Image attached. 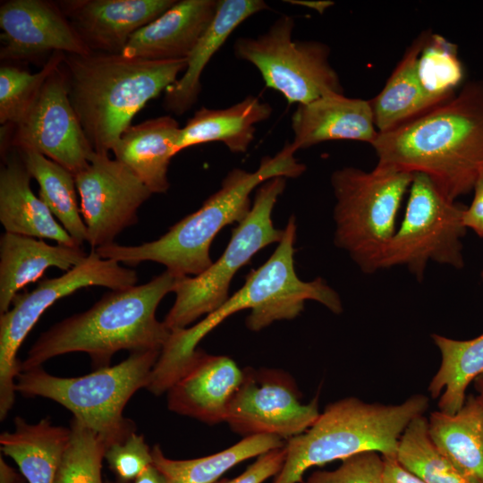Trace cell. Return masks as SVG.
I'll return each mask as SVG.
<instances>
[{"label":"cell","mask_w":483,"mask_h":483,"mask_svg":"<svg viewBox=\"0 0 483 483\" xmlns=\"http://www.w3.org/2000/svg\"><path fill=\"white\" fill-rule=\"evenodd\" d=\"M377 165L428 176L449 199L470 193L483 173V80L371 144Z\"/></svg>","instance_id":"1"},{"label":"cell","mask_w":483,"mask_h":483,"mask_svg":"<svg viewBox=\"0 0 483 483\" xmlns=\"http://www.w3.org/2000/svg\"><path fill=\"white\" fill-rule=\"evenodd\" d=\"M383 459L384 483H426L418 476L405 469L398 462L396 455L383 456Z\"/></svg>","instance_id":"40"},{"label":"cell","mask_w":483,"mask_h":483,"mask_svg":"<svg viewBox=\"0 0 483 483\" xmlns=\"http://www.w3.org/2000/svg\"><path fill=\"white\" fill-rule=\"evenodd\" d=\"M65 54L50 55L40 71L30 73L13 65L0 68V123L10 126L18 123L36 97L47 77L64 60Z\"/></svg>","instance_id":"34"},{"label":"cell","mask_w":483,"mask_h":483,"mask_svg":"<svg viewBox=\"0 0 483 483\" xmlns=\"http://www.w3.org/2000/svg\"><path fill=\"white\" fill-rule=\"evenodd\" d=\"M480 276H481V280H482V282H483V268H482V271H481Z\"/></svg>","instance_id":"44"},{"label":"cell","mask_w":483,"mask_h":483,"mask_svg":"<svg viewBox=\"0 0 483 483\" xmlns=\"http://www.w3.org/2000/svg\"><path fill=\"white\" fill-rule=\"evenodd\" d=\"M285 185L286 178L283 176L259 185L249 214L233 230L219 258L198 275L177 279L173 290L175 301L164 320L170 331L185 328L202 315L218 309L229 298V286L236 272L258 251L282 240L284 230L274 226L272 211Z\"/></svg>","instance_id":"9"},{"label":"cell","mask_w":483,"mask_h":483,"mask_svg":"<svg viewBox=\"0 0 483 483\" xmlns=\"http://www.w3.org/2000/svg\"><path fill=\"white\" fill-rule=\"evenodd\" d=\"M70 428V441L55 483H104L101 468L106 446L103 440L75 418Z\"/></svg>","instance_id":"35"},{"label":"cell","mask_w":483,"mask_h":483,"mask_svg":"<svg viewBox=\"0 0 483 483\" xmlns=\"http://www.w3.org/2000/svg\"><path fill=\"white\" fill-rule=\"evenodd\" d=\"M109 468L123 483L134 480L153 464L151 449L144 436L131 433L123 442L106 448L105 453Z\"/></svg>","instance_id":"37"},{"label":"cell","mask_w":483,"mask_h":483,"mask_svg":"<svg viewBox=\"0 0 483 483\" xmlns=\"http://www.w3.org/2000/svg\"><path fill=\"white\" fill-rule=\"evenodd\" d=\"M0 483H22L21 477L0 458Z\"/></svg>","instance_id":"42"},{"label":"cell","mask_w":483,"mask_h":483,"mask_svg":"<svg viewBox=\"0 0 483 483\" xmlns=\"http://www.w3.org/2000/svg\"><path fill=\"white\" fill-rule=\"evenodd\" d=\"M31 178L39 186V198L78 246L87 242L74 175L59 164L31 150H17Z\"/></svg>","instance_id":"31"},{"label":"cell","mask_w":483,"mask_h":483,"mask_svg":"<svg viewBox=\"0 0 483 483\" xmlns=\"http://www.w3.org/2000/svg\"><path fill=\"white\" fill-rule=\"evenodd\" d=\"M106 483H112V482H110V481H106Z\"/></svg>","instance_id":"45"},{"label":"cell","mask_w":483,"mask_h":483,"mask_svg":"<svg viewBox=\"0 0 483 483\" xmlns=\"http://www.w3.org/2000/svg\"><path fill=\"white\" fill-rule=\"evenodd\" d=\"M160 352H131L116 365L76 377L53 376L41 366L21 370L15 379V391L63 405L93 430L107 448L135 432L134 422L123 416V409L139 389L148 386Z\"/></svg>","instance_id":"7"},{"label":"cell","mask_w":483,"mask_h":483,"mask_svg":"<svg viewBox=\"0 0 483 483\" xmlns=\"http://www.w3.org/2000/svg\"><path fill=\"white\" fill-rule=\"evenodd\" d=\"M284 445L283 439L276 436L255 435L243 437L221 452L196 459H169L158 445L151 449V453L153 465L162 473L166 483H215L238 463Z\"/></svg>","instance_id":"30"},{"label":"cell","mask_w":483,"mask_h":483,"mask_svg":"<svg viewBox=\"0 0 483 483\" xmlns=\"http://www.w3.org/2000/svg\"><path fill=\"white\" fill-rule=\"evenodd\" d=\"M474 387L477 391V396L483 403V374L474 379Z\"/></svg>","instance_id":"43"},{"label":"cell","mask_w":483,"mask_h":483,"mask_svg":"<svg viewBox=\"0 0 483 483\" xmlns=\"http://www.w3.org/2000/svg\"><path fill=\"white\" fill-rule=\"evenodd\" d=\"M318 398L301 403L292 377L283 370L243 369V379L228 408L225 422L244 437L298 436L319 416Z\"/></svg>","instance_id":"14"},{"label":"cell","mask_w":483,"mask_h":483,"mask_svg":"<svg viewBox=\"0 0 483 483\" xmlns=\"http://www.w3.org/2000/svg\"><path fill=\"white\" fill-rule=\"evenodd\" d=\"M0 169V222L6 233L80 247L30 188L31 176L16 149L4 151Z\"/></svg>","instance_id":"21"},{"label":"cell","mask_w":483,"mask_h":483,"mask_svg":"<svg viewBox=\"0 0 483 483\" xmlns=\"http://www.w3.org/2000/svg\"><path fill=\"white\" fill-rule=\"evenodd\" d=\"M74 178L91 250L114 243L134 225L139 208L152 194L123 163L96 152Z\"/></svg>","instance_id":"15"},{"label":"cell","mask_w":483,"mask_h":483,"mask_svg":"<svg viewBox=\"0 0 483 483\" xmlns=\"http://www.w3.org/2000/svg\"><path fill=\"white\" fill-rule=\"evenodd\" d=\"M295 152L286 143L274 157H264L255 172L232 169L220 189L197 211L174 225L157 240L134 246L114 242L94 250L103 258L129 266L153 261L164 265L177 277L198 275L213 263L209 249L216 235L227 225L239 224L249 214L253 190L268 179L295 178L304 173L306 166L298 162Z\"/></svg>","instance_id":"5"},{"label":"cell","mask_w":483,"mask_h":483,"mask_svg":"<svg viewBox=\"0 0 483 483\" xmlns=\"http://www.w3.org/2000/svg\"><path fill=\"white\" fill-rule=\"evenodd\" d=\"M88 254L81 247L51 245L42 239L3 233L0 238V312L5 313L18 291L39 279L49 267L68 271Z\"/></svg>","instance_id":"23"},{"label":"cell","mask_w":483,"mask_h":483,"mask_svg":"<svg viewBox=\"0 0 483 483\" xmlns=\"http://www.w3.org/2000/svg\"><path fill=\"white\" fill-rule=\"evenodd\" d=\"M14 430L0 436L2 452L18 465L29 483H55L69 444L71 428L54 426L47 419L30 424L14 419Z\"/></svg>","instance_id":"27"},{"label":"cell","mask_w":483,"mask_h":483,"mask_svg":"<svg viewBox=\"0 0 483 483\" xmlns=\"http://www.w3.org/2000/svg\"><path fill=\"white\" fill-rule=\"evenodd\" d=\"M270 104L255 96L224 109L201 107L180 129L176 154L195 145L222 142L231 152L245 153L254 140L256 124L272 114Z\"/></svg>","instance_id":"25"},{"label":"cell","mask_w":483,"mask_h":483,"mask_svg":"<svg viewBox=\"0 0 483 483\" xmlns=\"http://www.w3.org/2000/svg\"><path fill=\"white\" fill-rule=\"evenodd\" d=\"M187 59L152 61L122 54H65L69 98L97 154L113 151L135 114L174 84Z\"/></svg>","instance_id":"4"},{"label":"cell","mask_w":483,"mask_h":483,"mask_svg":"<svg viewBox=\"0 0 483 483\" xmlns=\"http://www.w3.org/2000/svg\"><path fill=\"white\" fill-rule=\"evenodd\" d=\"M432 339L441 362L428 389L433 398L439 397V411L455 413L466 400L469 385L483 374V334L470 340L434 334Z\"/></svg>","instance_id":"29"},{"label":"cell","mask_w":483,"mask_h":483,"mask_svg":"<svg viewBox=\"0 0 483 483\" xmlns=\"http://www.w3.org/2000/svg\"><path fill=\"white\" fill-rule=\"evenodd\" d=\"M137 273L91 250L79 265L55 278L41 280L31 292L18 293L12 307L0 316V419L14 402L15 379L21 372L17 352L41 315L56 301L88 286L111 291L136 285Z\"/></svg>","instance_id":"11"},{"label":"cell","mask_w":483,"mask_h":483,"mask_svg":"<svg viewBox=\"0 0 483 483\" xmlns=\"http://www.w3.org/2000/svg\"><path fill=\"white\" fill-rule=\"evenodd\" d=\"M398 462L426 483H471L438 451L423 415L412 419L403 431L396 453Z\"/></svg>","instance_id":"32"},{"label":"cell","mask_w":483,"mask_h":483,"mask_svg":"<svg viewBox=\"0 0 483 483\" xmlns=\"http://www.w3.org/2000/svg\"><path fill=\"white\" fill-rule=\"evenodd\" d=\"M412 178L411 174L377 165L370 172L343 167L333 173L335 243L346 250L364 273L381 269L385 251L396 231L399 208Z\"/></svg>","instance_id":"8"},{"label":"cell","mask_w":483,"mask_h":483,"mask_svg":"<svg viewBox=\"0 0 483 483\" xmlns=\"http://www.w3.org/2000/svg\"><path fill=\"white\" fill-rule=\"evenodd\" d=\"M384 459L375 451L356 453L332 470L312 472L305 483H384Z\"/></svg>","instance_id":"36"},{"label":"cell","mask_w":483,"mask_h":483,"mask_svg":"<svg viewBox=\"0 0 483 483\" xmlns=\"http://www.w3.org/2000/svg\"><path fill=\"white\" fill-rule=\"evenodd\" d=\"M292 148H308L330 140L372 144L378 135L370 101L331 93L298 105L292 115Z\"/></svg>","instance_id":"19"},{"label":"cell","mask_w":483,"mask_h":483,"mask_svg":"<svg viewBox=\"0 0 483 483\" xmlns=\"http://www.w3.org/2000/svg\"><path fill=\"white\" fill-rule=\"evenodd\" d=\"M181 127L169 115L129 126L113 148L114 158L127 166L151 191L169 189L168 167L176 155Z\"/></svg>","instance_id":"24"},{"label":"cell","mask_w":483,"mask_h":483,"mask_svg":"<svg viewBox=\"0 0 483 483\" xmlns=\"http://www.w3.org/2000/svg\"><path fill=\"white\" fill-rule=\"evenodd\" d=\"M428 407L423 394L399 404L369 403L356 397L332 402L310 428L285 443L284 462L272 483H301L311 467L366 451L396 455L403 431Z\"/></svg>","instance_id":"6"},{"label":"cell","mask_w":483,"mask_h":483,"mask_svg":"<svg viewBox=\"0 0 483 483\" xmlns=\"http://www.w3.org/2000/svg\"><path fill=\"white\" fill-rule=\"evenodd\" d=\"M285 453V445L268 451L258 456L256 461L239 476L232 479H223L215 483H263L281 470Z\"/></svg>","instance_id":"38"},{"label":"cell","mask_w":483,"mask_h":483,"mask_svg":"<svg viewBox=\"0 0 483 483\" xmlns=\"http://www.w3.org/2000/svg\"><path fill=\"white\" fill-rule=\"evenodd\" d=\"M242 379L243 369L230 357L198 350L191 364L166 392L167 407L210 425L225 422Z\"/></svg>","instance_id":"18"},{"label":"cell","mask_w":483,"mask_h":483,"mask_svg":"<svg viewBox=\"0 0 483 483\" xmlns=\"http://www.w3.org/2000/svg\"><path fill=\"white\" fill-rule=\"evenodd\" d=\"M405 214L389 242L382 268L406 266L421 281L428 261L461 269L467 207L445 197L421 174H414Z\"/></svg>","instance_id":"12"},{"label":"cell","mask_w":483,"mask_h":483,"mask_svg":"<svg viewBox=\"0 0 483 483\" xmlns=\"http://www.w3.org/2000/svg\"><path fill=\"white\" fill-rule=\"evenodd\" d=\"M472 191L473 199L465 209L463 224L466 228L471 229L478 236L483 238V173L479 176Z\"/></svg>","instance_id":"39"},{"label":"cell","mask_w":483,"mask_h":483,"mask_svg":"<svg viewBox=\"0 0 483 483\" xmlns=\"http://www.w3.org/2000/svg\"><path fill=\"white\" fill-rule=\"evenodd\" d=\"M178 278L165 270L143 284L106 292L89 309L42 333L21 362V371L70 352L87 353L98 369L110 366L122 350L161 351L171 331L157 320L156 310Z\"/></svg>","instance_id":"3"},{"label":"cell","mask_w":483,"mask_h":483,"mask_svg":"<svg viewBox=\"0 0 483 483\" xmlns=\"http://www.w3.org/2000/svg\"><path fill=\"white\" fill-rule=\"evenodd\" d=\"M417 71L427 95L438 104L446 101L463 78L457 46L430 33L419 56Z\"/></svg>","instance_id":"33"},{"label":"cell","mask_w":483,"mask_h":483,"mask_svg":"<svg viewBox=\"0 0 483 483\" xmlns=\"http://www.w3.org/2000/svg\"><path fill=\"white\" fill-rule=\"evenodd\" d=\"M133 483H166L162 473L152 464L141 472Z\"/></svg>","instance_id":"41"},{"label":"cell","mask_w":483,"mask_h":483,"mask_svg":"<svg viewBox=\"0 0 483 483\" xmlns=\"http://www.w3.org/2000/svg\"><path fill=\"white\" fill-rule=\"evenodd\" d=\"M295 236V219L291 216L273 254L258 269L250 271L239 291L195 326L171 331L152 370L151 379L156 387L170 388L193 361L199 341L240 310L250 309L246 326L252 331L263 329L276 320L296 318L307 300L316 301L335 314L342 313L339 295L321 278L304 282L296 275Z\"/></svg>","instance_id":"2"},{"label":"cell","mask_w":483,"mask_h":483,"mask_svg":"<svg viewBox=\"0 0 483 483\" xmlns=\"http://www.w3.org/2000/svg\"><path fill=\"white\" fill-rule=\"evenodd\" d=\"M293 18L283 15L258 37L238 38L233 54L254 65L265 85L281 93L289 104L298 106L327 94H343L329 61V47L316 40H293Z\"/></svg>","instance_id":"10"},{"label":"cell","mask_w":483,"mask_h":483,"mask_svg":"<svg viewBox=\"0 0 483 483\" xmlns=\"http://www.w3.org/2000/svg\"><path fill=\"white\" fill-rule=\"evenodd\" d=\"M218 0L176 1L138 30L122 55L152 61L187 59L215 16Z\"/></svg>","instance_id":"20"},{"label":"cell","mask_w":483,"mask_h":483,"mask_svg":"<svg viewBox=\"0 0 483 483\" xmlns=\"http://www.w3.org/2000/svg\"><path fill=\"white\" fill-rule=\"evenodd\" d=\"M4 151L38 152L73 175L85 169L95 153L72 106L63 63L47 77L29 108L13 125L2 126Z\"/></svg>","instance_id":"13"},{"label":"cell","mask_w":483,"mask_h":483,"mask_svg":"<svg viewBox=\"0 0 483 483\" xmlns=\"http://www.w3.org/2000/svg\"><path fill=\"white\" fill-rule=\"evenodd\" d=\"M429 436L438 451L470 482L483 483V403L469 394L455 413L433 411Z\"/></svg>","instance_id":"26"},{"label":"cell","mask_w":483,"mask_h":483,"mask_svg":"<svg viewBox=\"0 0 483 483\" xmlns=\"http://www.w3.org/2000/svg\"><path fill=\"white\" fill-rule=\"evenodd\" d=\"M268 8L263 0H218L214 18L187 57L184 72L165 91V109L175 114L188 111L198 99L200 77L210 59L238 26Z\"/></svg>","instance_id":"22"},{"label":"cell","mask_w":483,"mask_h":483,"mask_svg":"<svg viewBox=\"0 0 483 483\" xmlns=\"http://www.w3.org/2000/svg\"><path fill=\"white\" fill-rule=\"evenodd\" d=\"M430 33L422 32L408 47L382 90L370 100L379 133L394 130L440 105L424 91L418 59Z\"/></svg>","instance_id":"28"},{"label":"cell","mask_w":483,"mask_h":483,"mask_svg":"<svg viewBox=\"0 0 483 483\" xmlns=\"http://www.w3.org/2000/svg\"><path fill=\"white\" fill-rule=\"evenodd\" d=\"M174 0H65L56 2L92 52L122 54L130 38Z\"/></svg>","instance_id":"17"},{"label":"cell","mask_w":483,"mask_h":483,"mask_svg":"<svg viewBox=\"0 0 483 483\" xmlns=\"http://www.w3.org/2000/svg\"><path fill=\"white\" fill-rule=\"evenodd\" d=\"M0 27L2 61L32 60L50 52L92 53L56 2L5 1L0 6Z\"/></svg>","instance_id":"16"}]
</instances>
